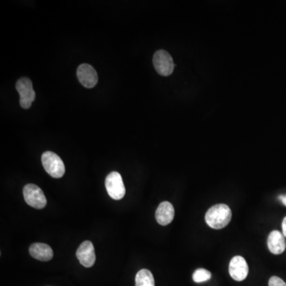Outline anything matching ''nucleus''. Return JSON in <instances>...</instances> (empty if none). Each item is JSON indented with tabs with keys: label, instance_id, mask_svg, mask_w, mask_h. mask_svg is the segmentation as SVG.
<instances>
[{
	"label": "nucleus",
	"instance_id": "nucleus-1",
	"mask_svg": "<svg viewBox=\"0 0 286 286\" xmlns=\"http://www.w3.org/2000/svg\"><path fill=\"white\" fill-rule=\"evenodd\" d=\"M232 216L230 207L223 203H219L210 207L205 215L207 225L213 229H222L227 227Z\"/></svg>",
	"mask_w": 286,
	"mask_h": 286
},
{
	"label": "nucleus",
	"instance_id": "nucleus-2",
	"mask_svg": "<svg viewBox=\"0 0 286 286\" xmlns=\"http://www.w3.org/2000/svg\"><path fill=\"white\" fill-rule=\"evenodd\" d=\"M43 167L47 174L54 178H61L65 173V164L57 154L51 151H46L42 156Z\"/></svg>",
	"mask_w": 286,
	"mask_h": 286
},
{
	"label": "nucleus",
	"instance_id": "nucleus-3",
	"mask_svg": "<svg viewBox=\"0 0 286 286\" xmlns=\"http://www.w3.org/2000/svg\"><path fill=\"white\" fill-rule=\"evenodd\" d=\"M23 195L28 205L37 209H42L47 203L43 191L34 184H28L24 187Z\"/></svg>",
	"mask_w": 286,
	"mask_h": 286
},
{
	"label": "nucleus",
	"instance_id": "nucleus-4",
	"mask_svg": "<svg viewBox=\"0 0 286 286\" xmlns=\"http://www.w3.org/2000/svg\"><path fill=\"white\" fill-rule=\"evenodd\" d=\"M105 187L107 193L113 199L118 200L124 197L126 193L122 176L118 172H111L105 180Z\"/></svg>",
	"mask_w": 286,
	"mask_h": 286
},
{
	"label": "nucleus",
	"instance_id": "nucleus-5",
	"mask_svg": "<svg viewBox=\"0 0 286 286\" xmlns=\"http://www.w3.org/2000/svg\"><path fill=\"white\" fill-rule=\"evenodd\" d=\"M153 64L157 73L163 77L171 75L175 67L171 55L163 50H158L154 54Z\"/></svg>",
	"mask_w": 286,
	"mask_h": 286
},
{
	"label": "nucleus",
	"instance_id": "nucleus-6",
	"mask_svg": "<svg viewBox=\"0 0 286 286\" xmlns=\"http://www.w3.org/2000/svg\"><path fill=\"white\" fill-rule=\"evenodd\" d=\"M16 89L20 95V105L24 109H29L35 99V92L29 78H21L16 83Z\"/></svg>",
	"mask_w": 286,
	"mask_h": 286
},
{
	"label": "nucleus",
	"instance_id": "nucleus-7",
	"mask_svg": "<svg viewBox=\"0 0 286 286\" xmlns=\"http://www.w3.org/2000/svg\"><path fill=\"white\" fill-rule=\"evenodd\" d=\"M249 267L243 257L235 256L231 259L229 264V274L234 280L242 282L247 279Z\"/></svg>",
	"mask_w": 286,
	"mask_h": 286
},
{
	"label": "nucleus",
	"instance_id": "nucleus-8",
	"mask_svg": "<svg viewBox=\"0 0 286 286\" xmlns=\"http://www.w3.org/2000/svg\"><path fill=\"white\" fill-rule=\"evenodd\" d=\"M77 77L81 85L88 89L95 87L98 82L96 71L89 64L80 65L77 69Z\"/></svg>",
	"mask_w": 286,
	"mask_h": 286
},
{
	"label": "nucleus",
	"instance_id": "nucleus-9",
	"mask_svg": "<svg viewBox=\"0 0 286 286\" xmlns=\"http://www.w3.org/2000/svg\"><path fill=\"white\" fill-rule=\"evenodd\" d=\"M77 257L84 267L87 268L93 267L95 262V249L93 243L90 241H85L81 243L77 249Z\"/></svg>",
	"mask_w": 286,
	"mask_h": 286
},
{
	"label": "nucleus",
	"instance_id": "nucleus-10",
	"mask_svg": "<svg viewBox=\"0 0 286 286\" xmlns=\"http://www.w3.org/2000/svg\"><path fill=\"white\" fill-rule=\"evenodd\" d=\"M175 211L171 203L168 201L162 202L158 206L155 213L157 222L160 225L166 226L174 220Z\"/></svg>",
	"mask_w": 286,
	"mask_h": 286
},
{
	"label": "nucleus",
	"instance_id": "nucleus-11",
	"mask_svg": "<svg viewBox=\"0 0 286 286\" xmlns=\"http://www.w3.org/2000/svg\"><path fill=\"white\" fill-rule=\"evenodd\" d=\"M268 248L274 255H281L286 248L284 235L279 231H273L269 235L267 240Z\"/></svg>",
	"mask_w": 286,
	"mask_h": 286
},
{
	"label": "nucleus",
	"instance_id": "nucleus-12",
	"mask_svg": "<svg viewBox=\"0 0 286 286\" xmlns=\"http://www.w3.org/2000/svg\"><path fill=\"white\" fill-rule=\"evenodd\" d=\"M30 255L35 259L42 262L51 260L54 257V251L49 245L36 243L32 244L29 249Z\"/></svg>",
	"mask_w": 286,
	"mask_h": 286
},
{
	"label": "nucleus",
	"instance_id": "nucleus-13",
	"mask_svg": "<svg viewBox=\"0 0 286 286\" xmlns=\"http://www.w3.org/2000/svg\"><path fill=\"white\" fill-rule=\"evenodd\" d=\"M135 286H155L152 273L146 269L138 271L135 277Z\"/></svg>",
	"mask_w": 286,
	"mask_h": 286
},
{
	"label": "nucleus",
	"instance_id": "nucleus-14",
	"mask_svg": "<svg viewBox=\"0 0 286 286\" xmlns=\"http://www.w3.org/2000/svg\"><path fill=\"white\" fill-rule=\"evenodd\" d=\"M211 278V274L205 269H197L192 275V279L195 283H205L210 280Z\"/></svg>",
	"mask_w": 286,
	"mask_h": 286
},
{
	"label": "nucleus",
	"instance_id": "nucleus-15",
	"mask_svg": "<svg viewBox=\"0 0 286 286\" xmlns=\"http://www.w3.org/2000/svg\"><path fill=\"white\" fill-rule=\"evenodd\" d=\"M269 286H286V283L279 277H271L269 280Z\"/></svg>",
	"mask_w": 286,
	"mask_h": 286
},
{
	"label": "nucleus",
	"instance_id": "nucleus-16",
	"mask_svg": "<svg viewBox=\"0 0 286 286\" xmlns=\"http://www.w3.org/2000/svg\"><path fill=\"white\" fill-rule=\"evenodd\" d=\"M283 235L285 237H286V217L284 218L283 221Z\"/></svg>",
	"mask_w": 286,
	"mask_h": 286
},
{
	"label": "nucleus",
	"instance_id": "nucleus-17",
	"mask_svg": "<svg viewBox=\"0 0 286 286\" xmlns=\"http://www.w3.org/2000/svg\"><path fill=\"white\" fill-rule=\"evenodd\" d=\"M279 199H280L281 201L283 202L285 206H286V195H279Z\"/></svg>",
	"mask_w": 286,
	"mask_h": 286
}]
</instances>
